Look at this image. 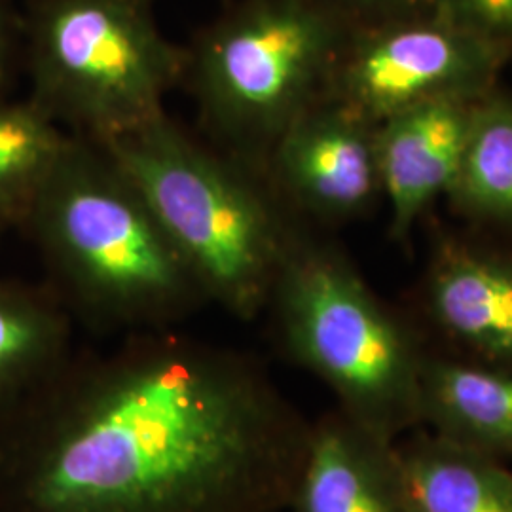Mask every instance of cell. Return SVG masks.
Wrapping results in <instances>:
<instances>
[{
    "label": "cell",
    "mask_w": 512,
    "mask_h": 512,
    "mask_svg": "<svg viewBox=\"0 0 512 512\" xmlns=\"http://www.w3.org/2000/svg\"><path fill=\"white\" fill-rule=\"evenodd\" d=\"M260 171L300 224L361 219L382 198L376 126L325 95L279 133Z\"/></svg>",
    "instance_id": "cell-8"
},
{
    "label": "cell",
    "mask_w": 512,
    "mask_h": 512,
    "mask_svg": "<svg viewBox=\"0 0 512 512\" xmlns=\"http://www.w3.org/2000/svg\"><path fill=\"white\" fill-rule=\"evenodd\" d=\"M425 346L512 370V249L475 239H442L418 289Z\"/></svg>",
    "instance_id": "cell-9"
},
{
    "label": "cell",
    "mask_w": 512,
    "mask_h": 512,
    "mask_svg": "<svg viewBox=\"0 0 512 512\" xmlns=\"http://www.w3.org/2000/svg\"><path fill=\"white\" fill-rule=\"evenodd\" d=\"M348 25L325 0H232L186 48L205 139L256 169L325 92Z\"/></svg>",
    "instance_id": "cell-5"
},
{
    "label": "cell",
    "mask_w": 512,
    "mask_h": 512,
    "mask_svg": "<svg viewBox=\"0 0 512 512\" xmlns=\"http://www.w3.org/2000/svg\"><path fill=\"white\" fill-rule=\"evenodd\" d=\"M459 209L512 226V97L494 88L476 105L458 179L448 194Z\"/></svg>",
    "instance_id": "cell-15"
},
{
    "label": "cell",
    "mask_w": 512,
    "mask_h": 512,
    "mask_svg": "<svg viewBox=\"0 0 512 512\" xmlns=\"http://www.w3.org/2000/svg\"><path fill=\"white\" fill-rule=\"evenodd\" d=\"M511 55L437 14L348 29L323 95L380 124L401 110L497 88Z\"/></svg>",
    "instance_id": "cell-7"
},
{
    "label": "cell",
    "mask_w": 512,
    "mask_h": 512,
    "mask_svg": "<svg viewBox=\"0 0 512 512\" xmlns=\"http://www.w3.org/2000/svg\"><path fill=\"white\" fill-rule=\"evenodd\" d=\"M73 355V315L54 291L0 283V406L48 380Z\"/></svg>",
    "instance_id": "cell-14"
},
{
    "label": "cell",
    "mask_w": 512,
    "mask_h": 512,
    "mask_svg": "<svg viewBox=\"0 0 512 512\" xmlns=\"http://www.w3.org/2000/svg\"><path fill=\"white\" fill-rule=\"evenodd\" d=\"M395 442L332 406L311 421L285 512H408Z\"/></svg>",
    "instance_id": "cell-11"
},
{
    "label": "cell",
    "mask_w": 512,
    "mask_h": 512,
    "mask_svg": "<svg viewBox=\"0 0 512 512\" xmlns=\"http://www.w3.org/2000/svg\"><path fill=\"white\" fill-rule=\"evenodd\" d=\"M69 313L95 332L175 329L207 298L109 150L71 135L23 224Z\"/></svg>",
    "instance_id": "cell-2"
},
{
    "label": "cell",
    "mask_w": 512,
    "mask_h": 512,
    "mask_svg": "<svg viewBox=\"0 0 512 512\" xmlns=\"http://www.w3.org/2000/svg\"><path fill=\"white\" fill-rule=\"evenodd\" d=\"M2 232H4V230H0V234H2Z\"/></svg>",
    "instance_id": "cell-20"
},
{
    "label": "cell",
    "mask_w": 512,
    "mask_h": 512,
    "mask_svg": "<svg viewBox=\"0 0 512 512\" xmlns=\"http://www.w3.org/2000/svg\"><path fill=\"white\" fill-rule=\"evenodd\" d=\"M439 12L512 59V0H439Z\"/></svg>",
    "instance_id": "cell-17"
},
{
    "label": "cell",
    "mask_w": 512,
    "mask_h": 512,
    "mask_svg": "<svg viewBox=\"0 0 512 512\" xmlns=\"http://www.w3.org/2000/svg\"><path fill=\"white\" fill-rule=\"evenodd\" d=\"M101 147L143 190L207 304L239 321L262 315L304 230L262 171L192 135L167 112Z\"/></svg>",
    "instance_id": "cell-3"
},
{
    "label": "cell",
    "mask_w": 512,
    "mask_h": 512,
    "mask_svg": "<svg viewBox=\"0 0 512 512\" xmlns=\"http://www.w3.org/2000/svg\"><path fill=\"white\" fill-rule=\"evenodd\" d=\"M266 311L285 357L327 385L342 412L389 440L420 425V330L374 293L342 249L304 228Z\"/></svg>",
    "instance_id": "cell-4"
},
{
    "label": "cell",
    "mask_w": 512,
    "mask_h": 512,
    "mask_svg": "<svg viewBox=\"0 0 512 512\" xmlns=\"http://www.w3.org/2000/svg\"><path fill=\"white\" fill-rule=\"evenodd\" d=\"M69 139L29 97L0 95V230L27 219Z\"/></svg>",
    "instance_id": "cell-16"
},
{
    "label": "cell",
    "mask_w": 512,
    "mask_h": 512,
    "mask_svg": "<svg viewBox=\"0 0 512 512\" xmlns=\"http://www.w3.org/2000/svg\"><path fill=\"white\" fill-rule=\"evenodd\" d=\"M310 431L251 353L133 332L0 406V512H285Z\"/></svg>",
    "instance_id": "cell-1"
},
{
    "label": "cell",
    "mask_w": 512,
    "mask_h": 512,
    "mask_svg": "<svg viewBox=\"0 0 512 512\" xmlns=\"http://www.w3.org/2000/svg\"><path fill=\"white\" fill-rule=\"evenodd\" d=\"M349 29L439 12V0H325Z\"/></svg>",
    "instance_id": "cell-18"
},
{
    "label": "cell",
    "mask_w": 512,
    "mask_h": 512,
    "mask_svg": "<svg viewBox=\"0 0 512 512\" xmlns=\"http://www.w3.org/2000/svg\"><path fill=\"white\" fill-rule=\"evenodd\" d=\"M29 99L69 135L107 145L165 114L186 48L154 0H37L27 19Z\"/></svg>",
    "instance_id": "cell-6"
},
{
    "label": "cell",
    "mask_w": 512,
    "mask_h": 512,
    "mask_svg": "<svg viewBox=\"0 0 512 512\" xmlns=\"http://www.w3.org/2000/svg\"><path fill=\"white\" fill-rule=\"evenodd\" d=\"M14 67V23L4 0H0V95L6 93Z\"/></svg>",
    "instance_id": "cell-19"
},
{
    "label": "cell",
    "mask_w": 512,
    "mask_h": 512,
    "mask_svg": "<svg viewBox=\"0 0 512 512\" xmlns=\"http://www.w3.org/2000/svg\"><path fill=\"white\" fill-rule=\"evenodd\" d=\"M408 512H512L503 459L442 439L425 427L395 442Z\"/></svg>",
    "instance_id": "cell-13"
},
{
    "label": "cell",
    "mask_w": 512,
    "mask_h": 512,
    "mask_svg": "<svg viewBox=\"0 0 512 512\" xmlns=\"http://www.w3.org/2000/svg\"><path fill=\"white\" fill-rule=\"evenodd\" d=\"M418 427L492 458H512V370L425 349Z\"/></svg>",
    "instance_id": "cell-12"
},
{
    "label": "cell",
    "mask_w": 512,
    "mask_h": 512,
    "mask_svg": "<svg viewBox=\"0 0 512 512\" xmlns=\"http://www.w3.org/2000/svg\"><path fill=\"white\" fill-rule=\"evenodd\" d=\"M484 95L427 101L376 124L382 198L395 241L410 238L431 203L450 194Z\"/></svg>",
    "instance_id": "cell-10"
}]
</instances>
